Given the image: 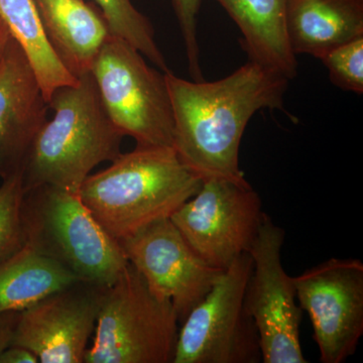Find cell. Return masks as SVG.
I'll use <instances>...</instances> for the list:
<instances>
[{
    "mask_svg": "<svg viewBox=\"0 0 363 363\" xmlns=\"http://www.w3.org/2000/svg\"><path fill=\"white\" fill-rule=\"evenodd\" d=\"M174 117L173 147L202 181L248 183L240 167L243 133L262 109H284L290 80L248 61L213 82L188 81L164 73Z\"/></svg>",
    "mask_w": 363,
    "mask_h": 363,
    "instance_id": "obj_1",
    "label": "cell"
},
{
    "mask_svg": "<svg viewBox=\"0 0 363 363\" xmlns=\"http://www.w3.org/2000/svg\"><path fill=\"white\" fill-rule=\"evenodd\" d=\"M48 104L52 117L23 162L26 192L50 186L79 194L93 169L121 154L124 135L105 111L90 72L55 90Z\"/></svg>",
    "mask_w": 363,
    "mask_h": 363,
    "instance_id": "obj_2",
    "label": "cell"
},
{
    "mask_svg": "<svg viewBox=\"0 0 363 363\" xmlns=\"http://www.w3.org/2000/svg\"><path fill=\"white\" fill-rule=\"evenodd\" d=\"M203 181L173 147H136L108 168L89 175L79 196L116 240L160 219L171 218L201 188Z\"/></svg>",
    "mask_w": 363,
    "mask_h": 363,
    "instance_id": "obj_3",
    "label": "cell"
},
{
    "mask_svg": "<svg viewBox=\"0 0 363 363\" xmlns=\"http://www.w3.org/2000/svg\"><path fill=\"white\" fill-rule=\"evenodd\" d=\"M26 243L68 267L82 283L106 288L130 264L121 243L100 225L79 194L43 186L26 193Z\"/></svg>",
    "mask_w": 363,
    "mask_h": 363,
    "instance_id": "obj_4",
    "label": "cell"
},
{
    "mask_svg": "<svg viewBox=\"0 0 363 363\" xmlns=\"http://www.w3.org/2000/svg\"><path fill=\"white\" fill-rule=\"evenodd\" d=\"M173 305L155 295L128 264L100 289L94 339L86 363H173L179 333Z\"/></svg>",
    "mask_w": 363,
    "mask_h": 363,
    "instance_id": "obj_5",
    "label": "cell"
},
{
    "mask_svg": "<svg viewBox=\"0 0 363 363\" xmlns=\"http://www.w3.org/2000/svg\"><path fill=\"white\" fill-rule=\"evenodd\" d=\"M109 118L136 147H173L174 117L164 72L142 52L109 35L91 66Z\"/></svg>",
    "mask_w": 363,
    "mask_h": 363,
    "instance_id": "obj_6",
    "label": "cell"
},
{
    "mask_svg": "<svg viewBox=\"0 0 363 363\" xmlns=\"http://www.w3.org/2000/svg\"><path fill=\"white\" fill-rule=\"evenodd\" d=\"M250 252L221 272L210 292L181 323L173 363H259V333L245 307Z\"/></svg>",
    "mask_w": 363,
    "mask_h": 363,
    "instance_id": "obj_7",
    "label": "cell"
},
{
    "mask_svg": "<svg viewBox=\"0 0 363 363\" xmlns=\"http://www.w3.org/2000/svg\"><path fill=\"white\" fill-rule=\"evenodd\" d=\"M264 215L262 199L250 183L207 179L171 220L208 266L225 271L250 252Z\"/></svg>",
    "mask_w": 363,
    "mask_h": 363,
    "instance_id": "obj_8",
    "label": "cell"
},
{
    "mask_svg": "<svg viewBox=\"0 0 363 363\" xmlns=\"http://www.w3.org/2000/svg\"><path fill=\"white\" fill-rule=\"evenodd\" d=\"M286 231L266 213L250 250L252 272L245 303L259 333L264 363H306L300 340L303 310L293 277L281 264Z\"/></svg>",
    "mask_w": 363,
    "mask_h": 363,
    "instance_id": "obj_9",
    "label": "cell"
},
{
    "mask_svg": "<svg viewBox=\"0 0 363 363\" xmlns=\"http://www.w3.org/2000/svg\"><path fill=\"white\" fill-rule=\"evenodd\" d=\"M293 279L298 306L312 323L320 362H346L363 335L362 260L332 257Z\"/></svg>",
    "mask_w": 363,
    "mask_h": 363,
    "instance_id": "obj_10",
    "label": "cell"
},
{
    "mask_svg": "<svg viewBox=\"0 0 363 363\" xmlns=\"http://www.w3.org/2000/svg\"><path fill=\"white\" fill-rule=\"evenodd\" d=\"M119 243L150 290L172 303L180 324L223 272L208 266L171 218L152 222Z\"/></svg>",
    "mask_w": 363,
    "mask_h": 363,
    "instance_id": "obj_11",
    "label": "cell"
},
{
    "mask_svg": "<svg viewBox=\"0 0 363 363\" xmlns=\"http://www.w3.org/2000/svg\"><path fill=\"white\" fill-rule=\"evenodd\" d=\"M100 289L78 283L18 312L11 345L32 351L42 363L84 362Z\"/></svg>",
    "mask_w": 363,
    "mask_h": 363,
    "instance_id": "obj_12",
    "label": "cell"
},
{
    "mask_svg": "<svg viewBox=\"0 0 363 363\" xmlns=\"http://www.w3.org/2000/svg\"><path fill=\"white\" fill-rule=\"evenodd\" d=\"M49 104L20 45L11 38L0 59V177L23 168Z\"/></svg>",
    "mask_w": 363,
    "mask_h": 363,
    "instance_id": "obj_13",
    "label": "cell"
},
{
    "mask_svg": "<svg viewBox=\"0 0 363 363\" xmlns=\"http://www.w3.org/2000/svg\"><path fill=\"white\" fill-rule=\"evenodd\" d=\"M45 37L74 77L89 73L111 32L101 13L85 0H33Z\"/></svg>",
    "mask_w": 363,
    "mask_h": 363,
    "instance_id": "obj_14",
    "label": "cell"
},
{
    "mask_svg": "<svg viewBox=\"0 0 363 363\" xmlns=\"http://www.w3.org/2000/svg\"><path fill=\"white\" fill-rule=\"evenodd\" d=\"M286 33L296 56L320 60L363 37V0H288Z\"/></svg>",
    "mask_w": 363,
    "mask_h": 363,
    "instance_id": "obj_15",
    "label": "cell"
},
{
    "mask_svg": "<svg viewBox=\"0 0 363 363\" xmlns=\"http://www.w3.org/2000/svg\"><path fill=\"white\" fill-rule=\"evenodd\" d=\"M240 28L248 61L292 80L298 62L286 33L288 0H215Z\"/></svg>",
    "mask_w": 363,
    "mask_h": 363,
    "instance_id": "obj_16",
    "label": "cell"
},
{
    "mask_svg": "<svg viewBox=\"0 0 363 363\" xmlns=\"http://www.w3.org/2000/svg\"><path fill=\"white\" fill-rule=\"evenodd\" d=\"M78 283L68 267L26 243L0 264V313L23 311Z\"/></svg>",
    "mask_w": 363,
    "mask_h": 363,
    "instance_id": "obj_17",
    "label": "cell"
},
{
    "mask_svg": "<svg viewBox=\"0 0 363 363\" xmlns=\"http://www.w3.org/2000/svg\"><path fill=\"white\" fill-rule=\"evenodd\" d=\"M0 18L25 52L48 104L55 90L78 83L45 37L33 0H0Z\"/></svg>",
    "mask_w": 363,
    "mask_h": 363,
    "instance_id": "obj_18",
    "label": "cell"
},
{
    "mask_svg": "<svg viewBox=\"0 0 363 363\" xmlns=\"http://www.w3.org/2000/svg\"><path fill=\"white\" fill-rule=\"evenodd\" d=\"M99 7L111 35L125 40L138 50L159 70L168 73L167 60L155 38L152 23L133 4V0H93Z\"/></svg>",
    "mask_w": 363,
    "mask_h": 363,
    "instance_id": "obj_19",
    "label": "cell"
},
{
    "mask_svg": "<svg viewBox=\"0 0 363 363\" xmlns=\"http://www.w3.org/2000/svg\"><path fill=\"white\" fill-rule=\"evenodd\" d=\"M23 168L2 178L0 185V264L26 245Z\"/></svg>",
    "mask_w": 363,
    "mask_h": 363,
    "instance_id": "obj_20",
    "label": "cell"
},
{
    "mask_svg": "<svg viewBox=\"0 0 363 363\" xmlns=\"http://www.w3.org/2000/svg\"><path fill=\"white\" fill-rule=\"evenodd\" d=\"M331 82L341 89L363 93V37L339 45L321 59Z\"/></svg>",
    "mask_w": 363,
    "mask_h": 363,
    "instance_id": "obj_21",
    "label": "cell"
},
{
    "mask_svg": "<svg viewBox=\"0 0 363 363\" xmlns=\"http://www.w3.org/2000/svg\"><path fill=\"white\" fill-rule=\"evenodd\" d=\"M171 2L185 44L189 73L193 81H203L198 43V16L202 0H171Z\"/></svg>",
    "mask_w": 363,
    "mask_h": 363,
    "instance_id": "obj_22",
    "label": "cell"
},
{
    "mask_svg": "<svg viewBox=\"0 0 363 363\" xmlns=\"http://www.w3.org/2000/svg\"><path fill=\"white\" fill-rule=\"evenodd\" d=\"M39 358L21 346L11 345L0 354V363H38Z\"/></svg>",
    "mask_w": 363,
    "mask_h": 363,
    "instance_id": "obj_23",
    "label": "cell"
},
{
    "mask_svg": "<svg viewBox=\"0 0 363 363\" xmlns=\"http://www.w3.org/2000/svg\"><path fill=\"white\" fill-rule=\"evenodd\" d=\"M18 314V312L0 313V354L11 346Z\"/></svg>",
    "mask_w": 363,
    "mask_h": 363,
    "instance_id": "obj_24",
    "label": "cell"
},
{
    "mask_svg": "<svg viewBox=\"0 0 363 363\" xmlns=\"http://www.w3.org/2000/svg\"><path fill=\"white\" fill-rule=\"evenodd\" d=\"M11 35L9 33V28L0 18V59H1L2 55L6 51L7 44H9V40H11Z\"/></svg>",
    "mask_w": 363,
    "mask_h": 363,
    "instance_id": "obj_25",
    "label": "cell"
}]
</instances>
